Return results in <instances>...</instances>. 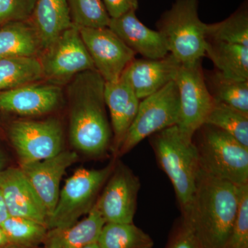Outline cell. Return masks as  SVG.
I'll return each mask as SVG.
<instances>
[{"instance_id":"6da1fadb","label":"cell","mask_w":248,"mask_h":248,"mask_svg":"<svg viewBox=\"0 0 248 248\" xmlns=\"http://www.w3.org/2000/svg\"><path fill=\"white\" fill-rule=\"evenodd\" d=\"M67 87L69 104L70 140L86 154L100 156L112 140L104 97L105 81L96 70L80 73Z\"/></svg>"},{"instance_id":"7a4b0ae2","label":"cell","mask_w":248,"mask_h":248,"mask_svg":"<svg viewBox=\"0 0 248 248\" xmlns=\"http://www.w3.org/2000/svg\"><path fill=\"white\" fill-rule=\"evenodd\" d=\"M239 203L238 186L200 169L195 190L183 221L203 248H226Z\"/></svg>"},{"instance_id":"3957f363","label":"cell","mask_w":248,"mask_h":248,"mask_svg":"<svg viewBox=\"0 0 248 248\" xmlns=\"http://www.w3.org/2000/svg\"><path fill=\"white\" fill-rule=\"evenodd\" d=\"M151 143L159 166L172 182L182 215H185L200 169L195 143L184 138L176 125L153 134Z\"/></svg>"},{"instance_id":"277c9868","label":"cell","mask_w":248,"mask_h":248,"mask_svg":"<svg viewBox=\"0 0 248 248\" xmlns=\"http://www.w3.org/2000/svg\"><path fill=\"white\" fill-rule=\"evenodd\" d=\"M200 169L236 186L248 184V148L229 134L203 124L195 134Z\"/></svg>"},{"instance_id":"5b68a950","label":"cell","mask_w":248,"mask_h":248,"mask_svg":"<svg viewBox=\"0 0 248 248\" xmlns=\"http://www.w3.org/2000/svg\"><path fill=\"white\" fill-rule=\"evenodd\" d=\"M198 6L199 0H175L156 23L169 53L184 66L205 55L206 24L199 17Z\"/></svg>"},{"instance_id":"8992f818","label":"cell","mask_w":248,"mask_h":248,"mask_svg":"<svg viewBox=\"0 0 248 248\" xmlns=\"http://www.w3.org/2000/svg\"><path fill=\"white\" fill-rule=\"evenodd\" d=\"M115 165L110 163L99 170L79 169L68 178L60 191L53 213L47 220V229H66L76 223L80 217L89 213Z\"/></svg>"},{"instance_id":"52a82bcc","label":"cell","mask_w":248,"mask_h":248,"mask_svg":"<svg viewBox=\"0 0 248 248\" xmlns=\"http://www.w3.org/2000/svg\"><path fill=\"white\" fill-rule=\"evenodd\" d=\"M179 94L175 81L140 101L138 113L129 128L117 155H124L144 139L177 125Z\"/></svg>"},{"instance_id":"ba28073f","label":"cell","mask_w":248,"mask_h":248,"mask_svg":"<svg viewBox=\"0 0 248 248\" xmlns=\"http://www.w3.org/2000/svg\"><path fill=\"white\" fill-rule=\"evenodd\" d=\"M174 81L179 94V119L176 125L184 138L192 141L215 104L205 84L202 61L181 65Z\"/></svg>"},{"instance_id":"9c48e42d","label":"cell","mask_w":248,"mask_h":248,"mask_svg":"<svg viewBox=\"0 0 248 248\" xmlns=\"http://www.w3.org/2000/svg\"><path fill=\"white\" fill-rule=\"evenodd\" d=\"M39 59L44 78L54 84L69 81L82 72L95 70L79 29L74 25L46 48Z\"/></svg>"},{"instance_id":"30bf717a","label":"cell","mask_w":248,"mask_h":248,"mask_svg":"<svg viewBox=\"0 0 248 248\" xmlns=\"http://www.w3.org/2000/svg\"><path fill=\"white\" fill-rule=\"evenodd\" d=\"M9 137L20 164L53 157L63 151V128L57 119L16 121L10 125Z\"/></svg>"},{"instance_id":"8fae6325","label":"cell","mask_w":248,"mask_h":248,"mask_svg":"<svg viewBox=\"0 0 248 248\" xmlns=\"http://www.w3.org/2000/svg\"><path fill=\"white\" fill-rule=\"evenodd\" d=\"M79 31L94 68L105 82L120 79L136 53L108 27L80 28Z\"/></svg>"},{"instance_id":"7c38bea8","label":"cell","mask_w":248,"mask_h":248,"mask_svg":"<svg viewBox=\"0 0 248 248\" xmlns=\"http://www.w3.org/2000/svg\"><path fill=\"white\" fill-rule=\"evenodd\" d=\"M141 187L140 179L126 166L115 165L95 205L107 223H133Z\"/></svg>"},{"instance_id":"4fadbf2b","label":"cell","mask_w":248,"mask_h":248,"mask_svg":"<svg viewBox=\"0 0 248 248\" xmlns=\"http://www.w3.org/2000/svg\"><path fill=\"white\" fill-rule=\"evenodd\" d=\"M0 192L9 216L24 217L46 226V209L20 168L0 171Z\"/></svg>"},{"instance_id":"5bb4252c","label":"cell","mask_w":248,"mask_h":248,"mask_svg":"<svg viewBox=\"0 0 248 248\" xmlns=\"http://www.w3.org/2000/svg\"><path fill=\"white\" fill-rule=\"evenodd\" d=\"M78 159L76 152L66 151L42 161L20 164L19 168L43 202L48 217L58 202L62 177Z\"/></svg>"},{"instance_id":"9a60e30c","label":"cell","mask_w":248,"mask_h":248,"mask_svg":"<svg viewBox=\"0 0 248 248\" xmlns=\"http://www.w3.org/2000/svg\"><path fill=\"white\" fill-rule=\"evenodd\" d=\"M62 99L58 85L28 84L0 92V110L23 116L44 115L58 108Z\"/></svg>"},{"instance_id":"2e32d148","label":"cell","mask_w":248,"mask_h":248,"mask_svg":"<svg viewBox=\"0 0 248 248\" xmlns=\"http://www.w3.org/2000/svg\"><path fill=\"white\" fill-rule=\"evenodd\" d=\"M181 65L169 53L157 60L134 59L124 73L134 93L142 100L174 81Z\"/></svg>"},{"instance_id":"e0dca14e","label":"cell","mask_w":248,"mask_h":248,"mask_svg":"<svg viewBox=\"0 0 248 248\" xmlns=\"http://www.w3.org/2000/svg\"><path fill=\"white\" fill-rule=\"evenodd\" d=\"M108 27L136 55L140 54L143 58L157 60L170 53L162 34L145 26L137 17L135 11L110 18Z\"/></svg>"},{"instance_id":"ac0fdd59","label":"cell","mask_w":248,"mask_h":248,"mask_svg":"<svg viewBox=\"0 0 248 248\" xmlns=\"http://www.w3.org/2000/svg\"><path fill=\"white\" fill-rule=\"evenodd\" d=\"M104 97L112 124V150L117 155L136 117L141 100L134 93L124 73L117 81L105 82Z\"/></svg>"},{"instance_id":"d6986e66","label":"cell","mask_w":248,"mask_h":248,"mask_svg":"<svg viewBox=\"0 0 248 248\" xmlns=\"http://www.w3.org/2000/svg\"><path fill=\"white\" fill-rule=\"evenodd\" d=\"M43 50L73 27L67 0H37L30 18Z\"/></svg>"},{"instance_id":"ffe728a7","label":"cell","mask_w":248,"mask_h":248,"mask_svg":"<svg viewBox=\"0 0 248 248\" xmlns=\"http://www.w3.org/2000/svg\"><path fill=\"white\" fill-rule=\"evenodd\" d=\"M43 51L40 38L30 19L0 27V58L39 57Z\"/></svg>"},{"instance_id":"44dd1931","label":"cell","mask_w":248,"mask_h":248,"mask_svg":"<svg viewBox=\"0 0 248 248\" xmlns=\"http://www.w3.org/2000/svg\"><path fill=\"white\" fill-rule=\"evenodd\" d=\"M205 55L225 78L248 81V47L207 40Z\"/></svg>"},{"instance_id":"7402d4cb","label":"cell","mask_w":248,"mask_h":248,"mask_svg":"<svg viewBox=\"0 0 248 248\" xmlns=\"http://www.w3.org/2000/svg\"><path fill=\"white\" fill-rule=\"evenodd\" d=\"M82 221L63 230L49 231L46 236L57 248H83L97 243L106 222L95 203Z\"/></svg>"},{"instance_id":"603a6c76","label":"cell","mask_w":248,"mask_h":248,"mask_svg":"<svg viewBox=\"0 0 248 248\" xmlns=\"http://www.w3.org/2000/svg\"><path fill=\"white\" fill-rule=\"evenodd\" d=\"M44 78L37 57L0 58V92L34 84Z\"/></svg>"},{"instance_id":"cb8c5ba5","label":"cell","mask_w":248,"mask_h":248,"mask_svg":"<svg viewBox=\"0 0 248 248\" xmlns=\"http://www.w3.org/2000/svg\"><path fill=\"white\" fill-rule=\"evenodd\" d=\"M205 84L217 102L226 104L248 115V81L229 79L217 70L205 75Z\"/></svg>"},{"instance_id":"d4e9b609","label":"cell","mask_w":248,"mask_h":248,"mask_svg":"<svg viewBox=\"0 0 248 248\" xmlns=\"http://www.w3.org/2000/svg\"><path fill=\"white\" fill-rule=\"evenodd\" d=\"M97 244L99 248H153L154 241L133 223H106Z\"/></svg>"},{"instance_id":"484cf974","label":"cell","mask_w":248,"mask_h":248,"mask_svg":"<svg viewBox=\"0 0 248 248\" xmlns=\"http://www.w3.org/2000/svg\"><path fill=\"white\" fill-rule=\"evenodd\" d=\"M205 124L221 129L248 148V115L215 101Z\"/></svg>"},{"instance_id":"4316f807","label":"cell","mask_w":248,"mask_h":248,"mask_svg":"<svg viewBox=\"0 0 248 248\" xmlns=\"http://www.w3.org/2000/svg\"><path fill=\"white\" fill-rule=\"evenodd\" d=\"M206 40L248 47L247 6L244 4L222 22L206 24Z\"/></svg>"},{"instance_id":"83f0119b","label":"cell","mask_w":248,"mask_h":248,"mask_svg":"<svg viewBox=\"0 0 248 248\" xmlns=\"http://www.w3.org/2000/svg\"><path fill=\"white\" fill-rule=\"evenodd\" d=\"M0 227L9 244L22 246L39 244L48 233L45 225L20 217L9 216Z\"/></svg>"},{"instance_id":"f1b7e54d","label":"cell","mask_w":248,"mask_h":248,"mask_svg":"<svg viewBox=\"0 0 248 248\" xmlns=\"http://www.w3.org/2000/svg\"><path fill=\"white\" fill-rule=\"evenodd\" d=\"M73 25L80 28L108 27L110 17L102 0H67Z\"/></svg>"},{"instance_id":"f546056e","label":"cell","mask_w":248,"mask_h":248,"mask_svg":"<svg viewBox=\"0 0 248 248\" xmlns=\"http://www.w3.org/2000/svg\"><path fill=\"white\" fill-rule=\"evenodd\" d=\"M239 203L226 248H248V184L238 186Z\"/></svg>"},{"instance_id":"4dcf8cb0","label":"cell","mask_w":248,"mask_h":248,"mask_svg":"<svg viewBox=\"0 0 248 248\" xmlns=\"http://www.w3.org/2000/svg\"><path fill=\"white\" fill-rule=\"evenodd\" d=\"M37 0H0V27L30 19Z\"/></svg>"},{"instance_id":"1f68e13d","label":"cell","mask_w":248,"mask_h":248,"mask_svg":"<svg viewBox=\"0 0 248 248\" xmlns=\"http://www.w3.org/2000/svg\"><path fill=\"white\" fill-rule=\"evenodd\" d=\"M167 248H203L190 227L182 221Z\"/></svg>"},{"instance_id":"d6a6232c","label":"cell","mask_w":248,"mask_h":248,"mask_svg":"<svg viewBox=\"0 0 248 248\" xmlns=\"http://www.w3.org/2000/svg\"><path fill=\"white\" fill-rule=\"evenodd\" d=\"M110 18L120 17L129 11H137L139 0H102Z\"/></svg>"},{"instance_id":"836d02e7","label":"cell","mask_w":248,"mask_h":248,"mask_svg":"<svg viewBox=\"0 0 248 248\" xmlns=\"http://www.w3.org/2000/svg\"><path fill=\"white\" fill-rule=\"evenodd\" d=\"M9 216L8 213L7 209L5 205L4 200H3L2 196L0 192V225L3 223Z\"/></svg>"},{"instance_id":"e575fe53","label":"cell","mask_w":248,"mask_h":248,"mask_svg":"<svg viewBox=\"0 0 248 248\" xmlns=\"http://www.w3.org/2000/svg\"><path fill=\"white\" fill-rule=\"evenodd\" d=\"M9 244L8 239H6V236H5L4 232L0 227V248L4 247L6 245Z\"/></svg>"},{"instance_id":"d590c367","label":"cell","mask_w":248,"mask_h":248,"mask_svg":"<svg viewBox=\"0 0 248 248\" xmlns=\"http://www.w3.org/2000/svg\"><path fill=\"white\" fill-rule=\"evenodd\" d=\"M46 248H57L56 246L51 239H49L47 236L46 237Z\"/></svg>"},{"instance_id":"8d00e7d4","label":"cell","mask_w":248,"mask_h":248,"mask_svg":"<svg viewBox=\"0 0 248 248\" xmlns=\"http://www.w3.org/2000/svg\"><path fill=\"white\" fill-rule=\"evenodd\" d=\"M4 155H3L2 153L0 151V171L2 170L3 167H4Z\"/></svg>"},{"instance_id":"74e56055","label":"cell","mask_w":248,"mask_h":248,"mask_svg":"<svg viewBox=\"0 0 248 248\" xmlns=\"http://www.w3.org/2000/svg\"><path fill=\"white\" fill-rule=\"evenodd\" d=\"M83 248H99V246H98L97 243H95V244L89 245V246H86V247Z\"/></svg>"},{"instance_id":"f35d334b","label":"cell","mask_w":248,"mask_h":248,"mask_svg":"<svg viewBox=\"0 0 248 248\" xmlns=\"http://www.w3.org/2000/svg\"><path fill=\"white\" fill-rule=\"evenodd\" d=\"M21 248V247H16V248Z\"/></svg>"}]
</instances>
